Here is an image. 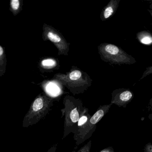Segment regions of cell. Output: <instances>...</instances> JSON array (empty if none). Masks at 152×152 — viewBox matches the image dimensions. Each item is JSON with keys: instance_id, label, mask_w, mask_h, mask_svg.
Listing matches in <instances>:
<instances>
[{"instance_id": "cell-16", "label": "cell", "mask_w": 152, "mask_h": 152, "mask_svg": "<svg viewBox=\"0 0 152 152\" xmlns=\"http://www.w3.org/2000/svg\"><path fill=\"white\" fill-rule=\"evenodd\" d=\"M99 152H115L113 148L112 147H108L106 148H104Z\"/></svg>"}, {"instance_id": "cell-6", "label": "cell", "mask_w": 152, "mask_h": 152, "mask_svg": "<svg viewBox=\"0 0 152 152\" xmlns=\"http://www.w3.org/2000/svg\"><path fill=\"white\" fill-rule=\"evenodd\" d=\"M42 30L43 40L52 42L58 50V56H68L70 43L67 42L63 35L51 26L45 23L43 24Z\"/></svg>"}, {"instance_id": "cell-4", "label": "cell", "mask_w": 152, "mask_h": 152, "mask_svg": "<svg viewBox=\"0 0 152 152\" xmlns=\"http://www.w3.org/2000/svg\"><path fill=\"white\" fill-rule=\"evenodd\" d=\"M98 49L101 59L111 64L132 65L136 63L133 57L114 44L101 43L98 47Z\"/></svg>"}, {"instance_id": "cell-11", "label": "cell", "mask_w": 152, "mask_h": 152, "mask_svg": "<svg viewBox=\"0 0 152 152\" xmlns=\"http://www.w3.org/2000/svg\"><path fill=\"white\" fill-rule=\"evenodd\" d=\"M58 64L56 60L53 58H48L43 59L40 64V67L46 70H50L56 68Z\"/></svg>"}, {"instance_id": "cell-9", "label": "cell", "mask_w": 152, "mask_h": 152, "mask_svg": "<svg viewBox=\"0 0 152 152\" xmlns=\"http://www.w3.org/2000/svg\"><path fill=\"white\" fill-rule=\"evenodd\" d=\"M137 39L142 44L146 45L152 44V34L148 31H141L138 33Z\"/></svg>"}, {"instance_id": "cell-15", "label": "cell", "mask_w": 152, "mask_h": 152, "mask_svg": "<svg viewBox=\"0 0 152 152\" xmlns=\"http://www.w3.org/2000/svg\"><path fill=\"white\" fill-rule=\"evenodd\" d=\"M144 152H152V144L148 143L145 145L144 148Z\"/></svg>"}, {"instance_id": "cell-8", "label": "cell", "mask_w": 152, "mask_h": 152, "mask_svg": "<svg viewBox=\"0 0 152 152\" xmlns=\"http://www.w3.org/2000/svg\"><path fill=\"white\" fill-rule=\"evenodd\" d=\"M121 0H111L106 6L103 8L100 19L102 21H106L111 18L116 12Z\"/></svg>"}, {"instance_id": "cell-18", "label": "cell", "mask_w": 152, "mask_h": 152, "mask_svg": "<svg viewBox=\"0 0 152 152\" xmlns=\"http://www.w3.org/2000/svg\"><path fill=\"white\" fill-rule=\"evenodd\" d=\"M149 2L150 3V6L149 7L151 9V10H148V12L150 13V15L152 17V1H149Z\"/></svg>"}, {"instance_id": "cell-14", "label": "cell", "mask_w": 152, "mask_h": 152, "mask_svg": "<svg viewBox=\"0 0 152 152\" xmlns=\"http://www.w3.org/2000/svg\"><path fill=\"white\" fill-rule=\"evenodd\" d=\"M91 141L90 140L86 145L82 147L78 152H90L91 148Z\"/></svg>"}, {"instance_id": "cell-12", "label": "cell", "mask_w": 152, "mask_h": 152, "mask_svg": "<svg viewBox=\"0 0 152 152\" xmlns=\"http://www.w3.org/2000/svg\"><path fill=\"white\" fill-rule=\"evenodd\" d=\"M23 1L20 0H11L10 1V10L14 16L18 15L22 10Z\"/></svg>"}, {"instance_id": "cell-13", "label": "cell", "mask_w": 152, "mask_h": 152, "mask_svg": "<svg viewBox=\"0 0 152 152\" xmlns=\"http://www.w3.org/2000/svg\"><path fill=\"white\" fill-rule=\"evenodd\" d=\"M91 116L88 113V110H87L85 113L80 118L78 123V130L84 125L90 119Z\"/></svg>"}, {"instance_id": "cell-3", "label": "cell", "mask_w": 152, "mask_h": 152, "mask_svg": "<svg viewBox=\"0 0 152 152\" xmlns=\"http://www.w3.org/2000/svg\"><path fill=\"white\" fill-rule=\"evenodd\" d=\"M54 99L44 93L37 96L24 118L23 126L28 127L37 124L46 116L54 105Z\"/></svg>"}, {"instance_id": "cell-17", "label": "cell", "mask_w": 152, "mask_h": 152, "mask_svg": "<svg viewBox=\"0 0 152 152\" xmlns=\"http://www.w3.org/2000/svg\"><path fill=\"white\" fill-rule=\"evenodd\" d=\"M148 110L152 111V97L149 101L148 105Z\"/></svg>"}, {"instance_id": "cell-10", "label": "cell", "mask_w": 152, "mask_h": 152, "mask_svg": "<svg viewBox=\"0 0 152 152\" xmlns=\"http://www.w3.org/2000/svg\"><path fill=\"white\" fill-rule=\"evenodd\" d=\"M7 59L5 53V48L0 46V76H3L6 72L7 68Z\"/></svg>"}, {"instance_id": "cell-5", "label": "cell", "mask_w": 152, "mask_h": 152, "mask_svg": "<svg viewBox=\"0 0 152 152\" xmlns=\"http://www.w3.org/2000/svg\"><path fill=\"white\" fill-rule=\"evenodd\" d=\"M112 104L111 103L100 106L88 122L76 132L74 137L76 145H79L90 138L96 130L97 124L108 113Z\"/></svg>"}, {"instance_id": "cell-2", "label": "cell", "mask_w": 152, "mask_h": 152, "mask_svg": "<svg viewBox=\"0 0 152 152\" xmlns=\"http://www.w3.org/2000/svg\"><path fill=\"white\" fill-rule=\"evenodd\" d=\"M64 108L61 111L64 116V136L66 137L71 132L75 134L78 130V123L80 118L88 110L83 106L82 102L69 96H66L64 100Z\"/></svg>"}, {"instance_id": "cell-7", "label": "cell", "mask_w": 152, "mask_h": 152, "mask_svg": "<svg viewBox=\"0 0 152 152\" xmlns=\"http://www.w3.org/2000/svg\"><path fill=\"white\" fill-rule=\"evenodd\" d=\"M134 97L133 92L129 89L120 88L114 90L112 93L111 103L119 107H125Z\"/></svg>"}, {"instance_id": "cell-1", "label": "cell", "mask_w": 152, "mask_h": 152, "mask_svg": "<svg viewBox=\"0 0 152 152\" xmlns=\"http://www.w3.org/2000/svg\"><path fill=\"white\" fill-rule=\"evenodd\" d=\"M53 80L66 87L74 95L84 92L91 86L92 80L85 72L75 66L66 74L58 73Z\"/></svg>"}]
</instances>
